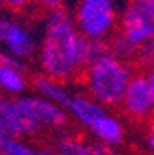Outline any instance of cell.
I'll return each mask as SVG.
<instances>
[{
    "instance_id": "cell-1",
    "label": "cell",
    "mask_w": 154,
    "mask_h": 155,
    "mask_svg": "<svg viewBox=\"0 0 154 155\" xmlns=\"http://www.w3.org/2000/svg\"><path fill=\"white\" fill-rule=\"evenodd\" d=\"M80 39L71 14L65 7L47 14L46 32L41 46V66L46 76L63 83L68 79L81 81Z\"/></svg>"
},
{
    "instance_id": "cell-2",
    "label": "cell",
    "mask_w": 154,
    "mask_h": 155,
    "mask_svg": "<svg viewBox=\"0 0 154 155\" xmlns=\"http://www.w3.org/2000/svg\"><path fill=\"white\" fill-rule=\"evenodd\" d=\"M131 81V69L114 56H103L85 71L83 83L93 98L115 111L122 105Z\"/></svg>"
},
{
    "instance_id": "cell-3",
    "label": "cell",
    "mask_w": 154,
    "mask_h": 155,
    "mask_svg": "<svg viewBox=\"0 0 154 155\" xmlns=\"http://www.w3.org/2000/svg\"><path fill=\"white\" fill-rule=\"evenodd\" d=\"M117 12L114 0H80L75 10L76 31L88 39H105L114 32Z\"/></svg>"
},
{
    "instance_id": "cell-4",
    "label": "cell",
    "mask_w": 154,
    "mask_h": 155,
    "mask_svg": "<svg viewBox=\"0 0 154 155\" xmlns=\"http://www.w3.org/2000/svg\"><path fill=\"white\" fill-rule=\"evenodd\" d=\"M152 94H151L149 81L146 73H131L127 91L124 94L122 105L115 110L125 121L137 128L144 127L149 113L152 111Z\"/></svg>"
},
{
    "instance_id": "cell-5",
    "label": "cell",
    "mask_w": 154,
    "mask_h": 155,
    "mask_svg": "<svg viewBox=\"0 0 154 155\" xmlns=\"http://www.w3.org/2000/svg\"><path fill=\"white\" fill-rule=\"evenodd\" d=\"M0 121L7 130L9 138H17L22 135H31L39 130V121L36 120L26 96L2 98L0 96Z\"/></svg>"
},
{
    "instance_id": "cell-6",
    "label": "cell",
    "mask_w": 154,
    "mask_h": 155,
    "mask_svg": "<svg viewBox=\"0 0 154 155\" xmlns=\"http://www.w3.org/2000/svg\"><path fill=\"white\" fill-rule=\"evenodd\" d=\"M117 31L134 46H142L154 39V7L129 4L124 10Z\"/></svg>"
},
{
    "instance_id": "cell-7",
    "label": "cell",
    "mask_w": 154,
    "mask_h": 155,
    "mask_svg": "<svg viewBox=\"0 0 154 155\" xmlns=\"http://www.w3.org/2000/svg\"><path fill=\"white\" fill-rule=\"evenodd\" d=\"M0 42L7 47L9 54L17 59H27L36 52V41L22 24L12 19L0 20Z\"/></svg>"
},
{
    "instance_id": "cell-8",
    "label": "cell",
    "mask_w": 154,
    "mask_h": 155,
    "mask_svg": "<svg viewBox=\"0 0 154 155\" xmlns=\"http://www.w3.org/2000/svg\"><path fill=\"white\" fill-rule=\"evenodd\" d=\"M26 98L36 116V120L39 121V125L47 127V128H54V130L68 127L69 120L61 106L54 105V103L44 100V98H37V96H26Z\"/></svg>"
},
{
    "instance_id": "cell-9",
    "label": "cell",
    "mask_w": 154,
    "mask_h": 155,
    "mask_svg": "<svg viewBox=\"0 0 154 155\" xmlns=\"http://www.w3.org/2000/svg\"><path fill=\"white\" fill-rule=\"evenodd\" d=\"M31 83L36 91L39 94H43L44 100L51 101V103L61 106V108L69 110L73 98H69V94L66 93V89L63 88L61 83L54 81L53 78L46 76V74H36V76H32Z\"/></svg>"
},
{
    "instance_id": "cell-10",
    "label": "cell",
    "mask_w": 154,
    "mask_h": 155,
    "mask_svg": "<svg viewBox=\"0 0 154 155\" xmlns=\"http://www.w3.org/2000/svg\"><path fill=\"white\" fill-rule=\"evenodd\" d=\"M90 128L96 135V138H100L105 145H115L122 142V137H124L122 127L115 120H112L105 115L102 118H98L93 125H90Z\"/></svg>"
},
{
    "instance_id": "cell-11",
    "label": "cell",
    "mask_w": 154,
    "mask_h": 155,
    "mask_svg": "<svg viewBox=\"0 0 154 155\" xmlns=\"http://www.w3.org/2000/svg\"><path fill=\"white\" fill-rule=\"evenodd\" d=\"M69 110L73 111V115L76 116L81 123L88 125V127L95 123L98 118H102V116H103V110H102L100 106L96 105V103H93L92 100L83 98V96L73 98Z\"/></svg>"
},
{
    "instance_id": "cell-12",
    "label": "cell",
    "mask_w": 154,
    "mask_h": 155,
    "mask_svg": "<svg viewBox=\"0 0 154 155\" xmlns=\"http://www.w3.org/2000/svg\"><path fill=\"white\" fill-rule=\"evenodd\" d=\"M0 153L2 155H58V152L51 147L34 148L26 145L17 138H2L0 140Z\"/></svg>"
},
{
    "instance_id": "cell-13",
    "label": "cell",
    "mask_w": 154,
    "mask_h": 155,
    "mask_svg": "<svg viewBox=\"0 0 154 155\" xmlns=\"http://www.w3.org/2000/svg\"><path fill=\"white\" fill-rule=\"evenodd\" d=\"M27 86L24 78V71L14 68H0V89H4L10 94L22 93Z\"/></svg>"
},
{
    "instance_id": "cell-14",
    "label": "cell",
    "mask_w": 154,
    "mask_h": 155,
    "mask_svg": "<svg viewBox=\"0 0 154 155\" xmlns=\"http://www.w3.org/2000/svg\"><path fill=\"white\" fill-rule=\"evenodd\" d=\"M58 155H95L92 145L83 143L81 137H63L56 143Z\"/></svg>"
},
{
    "instance_id": "cell-15",
    "label": "cell",
    "mask_w": 154,
    "mask_h": 155,
    "mask_svg": "<svg viewBox=\"0 0 154 155\" xmlns=\"http://www.w3.org/2000/svg\"><path fill=\"white\" fill-rule=\"evenodd\" d=\"M0 68H14V69L24 71V62L20 59L14 58L9 52H2L0 51Z\"/></svg>"
},
{
    "instance_id": "cell-16",
    "label": "cell",
    "mask_w": 154,
    "mask_h": 155,
    "mask_svg": "<svg viewBox=\"0 0 154 155\" xmlns=\"http://www.w3.org/2000/svg\"><path fill=\"white\" fill-rule=\"evenodd\" d=\"M142 130L147 133V135H149V145L152 147V150H154V108H152V111L149 113L147 120L144 121Z\"/></svg>"
},
{
    "instance_id": "cell-17",
    "label": "cell",
    "mask_w": 154,
    "mask_h": 155,
    "mask_svg": "<svg viewBox=\"0 0 154 155\" xmlns=\"http://www.w3.org/2000/svg\"><path fill=\"white\" fill-rule=\"evenodd\" d=\"M36 2L43 8H46L47 12L59 10V8H63V4H65V0H36Z\"/></svg>"
},
{
    "instance_id": "cell-18",
    "label": "cell",
    "mask_w": 154,
    "mask_h": 155,
    "mask_svg": "<svg viewBox=\"0 0 154 155\" xmlns=\"http://www.w3.org/2000/svg\"><path fill=\"white\" fill-rule=\"evenodd\" d=\"M7 7L14 8V10H19V8H24L27 5H31L34 0H2Z\"/></svg>"
},
{
    "instance_id": "cell-19",
    "label": "cell",
    "mask_w": 154,
    "mask_h": 155,
    "mask_svg": "<svg viewBox=\"0 0 154 155\" xmlns=\"http://www.w3.org/2000/svg\"><path fill=\"white\" fill-rule=\"evenodd\" d=\"M147 81H149L151 94H152V103H154V69H151L149 73H147Z\"/></svg>"
},
{
    "instance_id": "cell-20",
    "label": "cell",
    "mask_w": 154,
    "mask_h": 155,
    "mask_svg": "<svg viewBox=\"0 0 154 155\" xmlns=\"http://www.w3.org/2000/svg\"><path fill=\"white\" fill-rule=\"evenodd\" d=\"M129 4H137V5H146V7H154V0H127Z\"/></svg>"
},
{
    "instance_id": "cell-21",
    "label": "cell",
    "mask_w": 154,
    "mask_h": 155,
    "mask_svg": "<svg viewBox=\"0 0 154 155\" xmlns=\"http://www.w3.org/2000/svg\"><path fill=\"white\" fill-rule=\"evenodd\" d=\"M2 138H9V135H7V130L4 128V125H2V121H0V140Z\"/></svg>"
},
{
    "instance_id": "cell-22",
    "label": "cell",
    "mask_w": 154,
    "mask_h": 155,
    "mask_svg": "<svg viewBox=\"0 0 154 155\" xmlns=\"http://www.w3.org/2000/svg\"><path fill=\"white\" fill-rule=\"evenodd\" d=\"M0 2H2V0H0Z\"/></svg>"
},
{
    "instance_id": "cell-23",
    "label": "cell",
    "mask_w": 154,
    "mask_h": 155,
    "mask_svg": "<svg viewBox=\"0 0 154 155\" xmlns=\"http://www.w3.org/2000/svg\"><path fill=\"white\" fill-rule=\"evenodd\" d=\"M0 155H2V153H0Z\"/></svg>"
}]
</instances>
